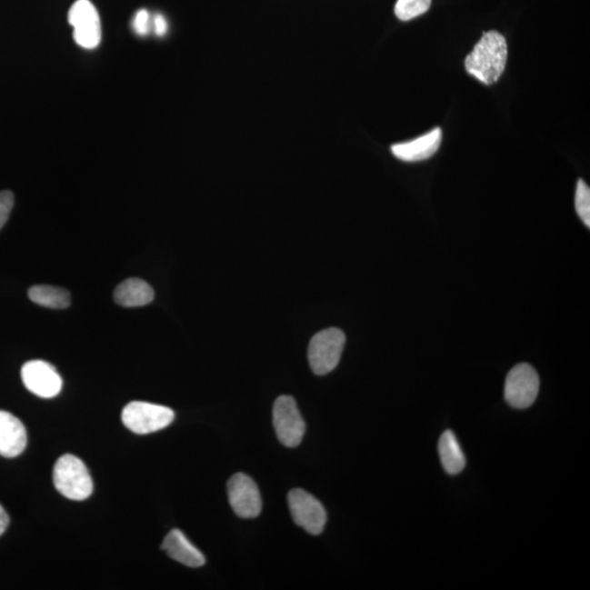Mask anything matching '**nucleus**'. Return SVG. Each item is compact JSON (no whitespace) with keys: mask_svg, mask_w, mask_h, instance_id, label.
I'll return each instance as SVG.
<instances>
[{"mask_svg":"<svg viewBox=\"0 0 590 590\" xmlns=\"http://www.w3.org/2000/svg\"><path fill=\"white\" fill-rule=\"evenodd\" d=\"M507 55L505 37L495 30L485 32L465 59V72L485 85H494L505 73Z\"/></svg>","mask_w":590,"mask_h":590,"instance_id":"obj_1","label":"nucleus"},{"mask_svg":"<svg viewBox=\"0 0 590 590\" xmlns=\"http://www.w3.org/2000/svg\"><path fill=\"white\" fill-rule=\"evenodd\" d=\"M54 485L66 499L84 501L94 492V481L86 465L75 455H63L54 465Z\"/></svg>","mask_w":590,"mask_h":590,"instance_id":"obj_2","label":"nucleus"},{"mask_svg":"<svg viewBox=\"0 0 590 590\" xmlns=\"http://www.w3.org/2000/svg\"><path fill=\"white\" fill-rule=\"evenodd\" d=\"M345 344V335L338 328L319 332L308 346V362L316 375H325L339 365Z\"/></svg>","mask_w":590,"mask_h":590,"instance_id":"obj_3","label":"nucleus"},{"mask_svg":"<svg viewBox=\"0 0 590 590\" xmlns=\"http://www.w3.org/2000/svg\"><path fill=\"white\" fill-rule=\"evenodd\" d=\"M175 411L165 405L145 402H133L124 408V425L136 435H150L164 430L175 420Z\"/></svg>","mask_w":590,"mask_h":590,"instance_id":"obj_4","label":"nucleus"},{"mask_svg":"<svg viewBox=\"0 0 590 590\" xmlns=\"http://www.w3.org/2000/svg\"><path fill=\"white\" fill-rule=\"evenodd\" d=\"M68 21L74 28V40L81 47L92 50L102 39L101 20L90 0H77L70 8Z\"/></svg>","mask_w":590,"mask_h":590,"instance_id":"obj_5","label":"nucleus"},{"mask_svg":"<svg viewBox=\"0 0 590 590\" xmlns=\"http://www.w3.org/2000/svg\"><path fill=\"white\" fill-rule=\"evenodd\" d=\"M539 387V376L532 365L522 364L514 366L506 377V402L513 408L526 409L537 398Z\"/></svg>","mask_w":590,"mask_h":590,"instance_id":"obj_6","label":"nucleus"},{"mask_svg":"<svg viewBox=\"0 0 590 590\" xmlns=\"http://www.w3.org/2000/svg\"><path fill=\"white\" fill-rule=\"evenodd\" d=\"M274 425L279 441L286 447H296L305 435V422L303 420L295 400L290 396H280L274 405Z\"/></svg>","mask_w":590,"mask_h":590,"instance_id":"obj_7","label":"nucleus"},{"mask_svg":"<svg viewBox=\"0 0 590 590\" xmlns=\"http://www.w3.org/2000/svg\"><path fill=\"white\" fill-rule=\"evenodd\" d=\"M288 502L292 518L297 526L314 535L323 533L327 513L316 497L305 490L295 489L290 491Z\"/></svg>","mask_w":590,"mask_h":590,"instance_id":"obj_8","label":"nucleus"},{"mask_svg":"<svg viewBox=\"0 0 590 590\" xmlns=\"http://www.w3.org/2000/svg\"><path fill=\"white\" fill-rule=\"evenodd\" d=\"M227 495L232 510L242 518H255L262 512V497L258 486L245 474H236L227 483Z\"/></svg>","mask_w":590,"mask_h":590,"instance_id":"obj_9","label":"nucleus"},{"mask_svg":"<svg viewBox=\"0 0 590 590\" xmlns=\"http://www.w3.org/2000/svg\"><path fill=\"white\" fill-rule=\"evenodd\" d=\"M25 386L41 398H53L62 391L63 380L55 367L45 361L26 362L21 369Z\"/></svg>","mask_w":590,"mask_h":590,"instance_id":"obj_10","label":"nucleus"},{"mask_svg":"<svg viewBox=\"0 0 590 590\" xmlns=\"http://www.w3.org/2000/svg\"><path fill=\"white\" fill-rule=\"evenodd\" d=\"M28 435L25 427L17 416L0 410V455L14 458L23 454Z\"/></svg>","mask_w":590,"mask_h":590,"instance_id":"obj_11","label":"nucleus"},{"mask_svg":"<svg viewBox=\"0 0 590 590\" xmlns=\"http://www.w3.org/2000/svg\"><path fill=\"white\" fill-rule=\"evenodd\" d=\"M442 129L435 128L430 133L408 143L394 145L392 153L397 159L405 162H418L431 158L440 149Z\"/></svg>","mask_w":590,"mask_h":590,"instance_id":"obj_12","label":"nucleus"},{"mask_svg":"<svg viewBox=\"0 0 590 590\" xmlns=\"http://www.w3.org/2000/svg\"><path fill=\"white\" fill-rule=\"evenodd\" d=\"M173 560L189 567H200L205 563L202 552L194 546L181 530L173 529L161 546Z\"/></svg>","mask_w":590,"mask_h":590,"instance_id":"obj_13","label":"nucleus"},{"mask_svg":"<svg viewBox=\"0 0 590 590\" xmlns=\"http://www.w3.org/2000/svg\"><path fill=\"white\" fill-rule=\"evenodd\" d=\"M155 299V291L145 281L139 278H129L123 281L114 291V300L124 307H140L148 305Z\"/></svg>","mask_w":590,"mask_h":590,"instance_id":"obj_14","label":"nucleus"},{"mask_svg":"<svg viewBox=\"0 0 590 590\" xmlns=\"http://www.w3.org/2000/svg\"><path fill=\"white\" fill-rule=\"evenodd\" d=\"M441 462L444 469L449 475L462 473L465 465V458L456 435L451 430L443 433L438 442Z\"/></svg>","mask_w":590,"mask_h":590,"instance_id":"obj_15","label":"nucleus"},{"mask_svg":"<svg viewBox=\"0 0 590 590\" xmlns=\"http://www.w3.org/2000/svg\"><path fill=\"white\" fill-rule=\"evenodd\" d=\"M32 302L41 306L63 310L70 305V294L67 290L52 285H35L29 290Z\"/></svg>","mask_w":590,"mask_h":590,"instance_id":"obj_16","label":"nucleus"},{"mask_svg":"<svg viewBox=\"0 0 590 590\" xmlns=\"http://www.w3.org/2000/svg\"><path fill=\"white\" fill-rule=\"evenodd\" d=\"M432 0H397L395 15L399 20L409 21L430 9Z\"/></svg>","mask_w":590,"mask_h":590,"instance_id":"obj_17","label":"nucleus"},{"mask_svg":"<svg viewBox=\"0 0 590 590\" xmlns=\"http://www.w3.org/2000/svg\"><path fill=\"white\" fill-rule=\"evenodd\" d=\"M575 208L585 225L590 226V189L586 183L579 180L576 186Z\"/></svg>","mask_w":590,"mask_h":590,"instance_id":"obj_18","label":"nucleus"},{"mask_svg":"<svg viewBox=\"0 0 590 590\" xmlns=\"http://www.w3.org/2000/svg\"><path fill=\"white\" fill-rule=\"evenodd\" d=\"M14 194L9 191L0 192V230L6 225L10 213L14 208Z\"/></svg>","mask_w":590,"mask_h":590,"instance_id":"obj_19","label":"nucleus"},{"mask_svg":"<svg viewBox=\"0 0 590 590\" xmlns=\"http://www.w3.org/2000/svg\"><path fill=\"white\" fill-rule=\"evenodd\" d=\"M134 31L140 36L148 35L151 30V18L147 10L142 9L135 15L133 21Z\"/></svg>","mask_w":590,"mask_h":590,"instance_id":"obj_20","label":"nucleus"},{"mask_svg":"<svg viewBox=\"0 0 590 590\" xmlns=\"http://www.w3.org/2000/svg\"><path fill=\"white\" fill-rule=\"evenodd\" d=\"M153 26H154L155 34L158 36L165 35L167 32V28H169V26H167V23H166V19L165 18V15H162L160 14L155 15L153 21Z\"/></svg>","mask_w":590,"mask_h":590,"instance_id":"obj_21","label":"nucleus"},{"mask_svg":"<svg viewBox=\"0 0 590 590\" xmlns=\"http://www.w3.org/2000/svg\"><path fill=\"white\" fill-rule=\"evenodd\" d=\"M10 519L5 508L0 505V535H3L6 532L9 526Z\"/></svg>","mask_w":590,"mask_h":590,"instance_id":"obj_22","label":"nucleus"}]
</instances>
